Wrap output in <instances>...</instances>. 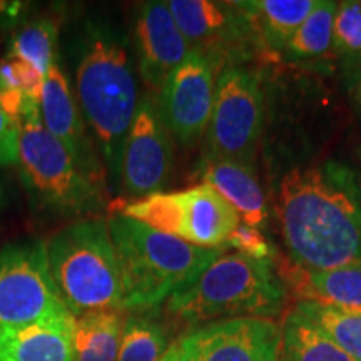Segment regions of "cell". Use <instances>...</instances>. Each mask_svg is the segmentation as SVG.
Here are the masks:
<instances>
[{
  "mask_svg": "<svg viewBox=\"0 0 361 361\" xmlns=\"http://www.w3.org/2000/svg\"><path fill=\"white\" fill-rule=\"evenodd\" d=\"M59 295L74 316L123 311V283L107 219L87 218L45 243Z\"/></svg>",
  "mask_w": 361,
  "mask_h": 361,
  "instance_id": "cell-5",
  "label": "cell"
},
{
  "mask_svg": "<svg viewBox=\"0 0 361 361\" xmlns=\"http://www.w3.org/2000/svg\"><path fill=\"white\" fill-rule=\"evenodd\" d=\"M75 97L104 168L119 184L124 141L139 106L129 39L104 19L82 22L72 42Z\"/></svg>",
  "mask_w": 361,
  "mask_h": 361,
  "instance_id": "cell-2",
  "label": "cell"
},
{
  "mask_svg": "<svg viewBox=\"0 0 361 361\" xmlns=\"http://www.w3.org/2000/svg\"><path fill=\"white\" fill-rule=\"evenodd\" d=\"M176 345L179 361H278L281 326L266 318L221 319L189 329Z\"/></svg>",
  "mask_w": 361,
  "mask_h": 361,
  "instance_id": "cell-12",
  "label": "cell"
},
{
  "mask_svg": "<svg viewBox=\"0 0 361 361\" xmlns=\"http://www.w3.org/2000/svg\"><path fill=\"white\" fill-rule=\"evenodd\" d=\"M197 174L234 207L241 224L261 231L268 224V202L255 164L229 159H201Z\"/></svg>",
  "mask_w": 361,
  "mask_h": 361,
  "instance_id": "cell-16",
  "label": "cell"
},
{
  "mask_svg": "<svg viewBox=\"0 0 361 361\" xmlns=\"http://www.w3.org/2000/svg\"><path fill=\"white\" fill-rule=\"evenodd\" d=\"M286 301L288 288L273 261L233 252L219 256L192 284L171 295L166 313L192 329L221 319H274Z\"/></svg>",
  "mask_w": 361,
  "mask_h": 361,
  "instance_id": "cell-4",
  "label": "cell"
},
{
  "mask_svg": "<svg viewBox=\"0 0 361 361\" xmlns=\"http://www.w3.org/2000/svg\"><path fill=\"white\" fill-rule=\"evenodd\" d=\"M360 157H361V147H360Z\"/></svg>",
  "mask_w": 361,
  "mask_h": 361,
  "instance_id": "cell-34",
  "label": "cell"
},
{
  "mask_svg": "<svg viewBox=\"0 0 361 361\" xmlns=\"http://www.w3.org/2000/svg\"><path fill=\"white\" fill-rule=\"evenodd\" d=\"M59 32L61 27L54 17H37L25 22L12 35L8 56L29 62L45 75L54 64H57Z\"/></svg>",
  "mask_w": 361,
  "mask_h": 361,
  "instance_id": "cell-23",
  "label": "cell"
},
{
  "mask_svg": "<svg viewBox=\"0 0 361 361\" xmlns=\"http://www.w3.org/2000/svg\"><path fill=\"white\" fill-rule=\"evenodd\" d=\"M168 348V331L159 322L130 314L124 322L117 361H159Z\"/></svg>",
  "mask_w": 361,
  "mask_h": 361,
  "instance_id": "cell-25",
  "label": "cell"
},
{
  "mask_svg": "<svg viewBox=\"0 0 361 361\" xmlns=\"http://www.w3.org/2000/svg\"><path fill=\"white\" fill-rule=\"evenodd\" d=\"M224 246L238 250V252H243V255L250 256V258L263 261H271V256L274 252L273 247L269 246L268 239L264 238V234H261L258 229L250 228V226L241 223H239L236 231L231 234V238L228 239Z\"/></svg>",
  "mask_w": 361,
  "mask_h": 361,
  "instance_id": "cell-28",
  "label": "cell"
},
{
  "mask_svg": "<svg viewBox=\"0 0 361 361\" xmlns=\"http://www.w3.org/2000/svg\"><path fill=\"white\" fill-rule=\"evenodd\" d=\"M20 126L4 114L0 107V168L17 166L19 162Z\"/></svg>",
  "mask_w": 361,
  "mask_h": 361,
  "instance_id": "cell-29",
  "label": "cell"
},
{
  "mask_svg": "<svg viewBox=\"0 0 361 361\" xmlns=\"http://www.w3.org/2000/svg\"><path fill=\"white\" fill-rule=\"evenodd\" d=\"M173 171L171 134L162 123L157 102L151 96L139 101L121 156L119 186L126 196L142 200L164 192Z\"/></svg>",
  "mask_w": 361,
  "mask_h": 361,
  "instance_id": "cell-11",
  "label": "cell"
},
{
  "mask_svg": "<svg viewBox=\"0 0 361 361\" xmlns=\"http://www.w3.org/2000/svg\"><path fill=\"white\" fill-rule=\"evenodd\" d=\"M4 202H6V194H4V188H2V184H0V211H2Z\"/></svg>",
  "mask_w": 361,
  "mask_h": 361,
  "instance_id": "cell-33",
  "label": "cell"
},
{
  "mask_svg": "<svg viewBox=\"0 0 361 361\" xmlns=\"http://www.w3.org/2000/svg\"><path fill=\"white\" fill-rule=\"evenodd\" d=\"M338 2L322 0L306 20L298 27L279 59L296 66H311L323 62L333 54V25ZM335 57V56H333Z\"/></svg>",
  "mask_w": 361,
  "mask_h": 361,
  "instance_id": "cell-20",
  "label": "cell"
},
{
  "mask_svg": "<svg viewBox=\"0 0 361 361\" xmlns=\"http://www.w3.org/2000/svg\"><path fill=\"white\" fill-rule=\"evenodd\" d=\"M45 75L29 62L7 56L0 61V85L17 89L39 102Z\"/></svg>",
  "mask_w": 361,
  "mask_h": 361,
  "instance_id": "cell-27",
  "label": "cell"
},
{
  "mask_svg": "<svg viewBox=\"0 0 361 361\" xmlns=\"http://www.w3.org/2000/svg\"><path fill=\"white\" fill-rule=\"evenodd\" d=\"M264 75L250 66L224 69L216 79L214 106L202 159L255 164L268 114Z\"/></svg>",
  "mask_w": 361,
  "mask_h": 361,
  "instance_id": "cell-7",
  "label": "cell"
},
{
  "mask_svg": "<svg viewBox=\"0 0 361 361\" xmlns=\"http://www.w3.org/2000/svg\"><path fill=\"white\" fill-rule=\"evenodd\" d=\"M107 224L123 283V310L128 311L166 303L224 252V247L194 246L123 214L112 216Z\"/></svg>",
  "mask_w": 361,
  "mask_h": 361,
  "instance_id": "cell-3",
  "label": "cell"
},
{
  "mask_svg": "<svg viewBox=\"0 0 361 361\" xmlns=\"http://www.w3.org/2000/svg\"><path fill=\"white\" fill-rule=\"evenodd\" d=\"M19 176L34 211L84 218L106 204V184L79 168L69 151L44 128L39 102L29 99L19 137Z\"/></svg>",
  "mask_w": 361,
  "mask_h": 361,
  "instance_id": "cell-6",
  "label": "cell"
},
{
  "mask_svg": "<svg viewBox=\"0 0 361 361\" xmlns=\"http://www.w3.org/2000/svg\"><path fill=\"white\" fill-rule=\"evenodd\" d=\"M39 114L44 128L69 151L79 168L92 179L106 184V168L94 152L92 137L87 133L78 99L72 92L69 78L59 64H54L45 74Z\"/></svg>",
  "mask_w": 361,
  "mask_h": 361,
  "instance_id": "cell-13",
  "label": "cell"
},
{
  "mask_svg": "<svg viewBox=\"0 0 361 361\" xmlns=\"http://www.w3.org/2000/svg\"><path fill=\"white\" fill-rule=\"evenodd\" d=\"M74 316L0 333V361H74Z\"/></svg>",
  "mask_w": 361,
  "mask_h": 361,
  "instance_id": "cell-17",
  "label": "cell"
},
{
  "mask_svg": "<svg viewBox=\"0 0 361 361\" xmlns=\"http://www.w3.org/2000/svg\"><path fill=\"white\" fill-rule=\"evenodd\" d=\"M134 45L139 74L147 89L156 92H161L171 72L191 52L168 2L162 0L141 4L134 22Z\"/></svg>",
  "mask_w": 361,
  "mask_h": 361,
  "instance_id": "cell-14",
  "label": "cell"
},
{
  "mask_svg": "<svg viewBox=\"0 0 361 361\" xmlns=\"http://www.w3.org/2000/svg\"><path fill=\"white\" fill-rule=\"evenodd\" d=\"M216 79L207 59L191 51L162 85L157 109L180 147L192 149L204 139L213 114Z\"/></svg>",
  "mask_w": 361,
  "mask_h": 361,
  "instance_id": "cell-10",
  "label": "cell"
},
{
  "mask_svg": "<svg viewBox=\"0 0 361 361\" xmlns=\"http://www.w3.org/2000/svg\"><path fill=\"white\" fill-rule=\"evenodd\" d=\"M72 316L49 268L44 241L0 250V333Z\"/></svg>",
  "mask_w": 361,
  "mask_h": 361,
  "instance_id": "cell-8",
  "label": "cell"
},
{
  "mask_svg": "<svg viewBox=\"0 0 361 361\" xmlns=\"http://www.w3.org/2000/svg\"><path fill=\"white\" fill-rule=\"evenodd\" d=\"M29 99L30 97H27L24 92H20V90L0 85V107H2L4 114L16 124H19L20 128Z\"/></svg>",
  "mask_w": 361,
  "mask_h": 361,
  "instance_id": "cell-30",
  "label": "cell"
},
{
  "mask_svg": "<svg viewBox=\"0 0 361 361\" xmlns=\"http://www.w3.org/2000/svg\"><path fill=\"white\" fill-rule=\"evenodd\" d=\"M333 56L340 62L343 80L361 74V2L345 0L338 4Z\"/></svg>",
  "mask_w": 361,
  "mask_h": 361,
  "instance_id": "cell-26",
  "label": "cell"
},
{
  "mask_svg": "<svg viewBox=\"0 0 361 361\" xmlns=\"http://www.w3.org/2000/svg\"><path fill=\"white\" fill-rule=\"evenodd\" d=\"M296 310L336 346L361 361V313L314 301H298Z\"/></svg>",
  "mask_w": 361,
  "mask_h": 361,
  "instance_id": "cell-24",
  "label": "cell"
},
{
  "mask_svg": "<svg viewBox=\"0 0 361 361\" xmlns=\"http://www.w3.org/2000/svg\"><path fill=\"white\" fill-rule=\"evenodd\" d=\"M281 361H358L326 338L296 308L281 324Z\"/></svg>",
  "mask_w": 361,
  "mask_h": 361,
  "instance_id": "cell-22",
  "label": "cell"
},
{
  "mask_svg": "<svg viewBox=\"0 0 361 361\" xmlns=\"http://www.w3.org/2000/svg\"><path fill=\"white\" fill-rule=\"evenodd\" d=\"M159 361H179V351H178V345L176 343H171L168 351L162 355V358Z\"/></svg>",
  "mask_w": 361,
  "mask_h": 361,
  "instance_id": "cell-32",
  "label": "cell"
},
{
  "mask_svg": "<svg viewBox=\"0 0 361 361\" xmlns=\"http://www.w3.org/2000/svg\"><path fill=\"white\" fill-rule=\"evenodd\" d=\"M319 0H247L238 2L250 17L264 56H281V52L314 11Z\"/></svg>",
  "mask_w": 361,
  "mask_h": 361,
  "instance_id": "cell-19",
  "label": "cell"
},
{
  "mask_svg": "<svg viewBox=\"0 0 361 361\" xmlns=\"http://www.w3.org/2000/svg\"><path fill=\"white\" fill-rule=\"evenodd\" d=\"M274 213L293 264L333 269L361 261V183L333 159H278Z\"/></svg>",
  "mask_w": 361,
  "mask_h": 361,
  "instance_id": "cell-1",
  "label": "cell"
},
{
  "mask_svg": "<svg viewBox=\"0 0 361 361\" xmlns=\"http://www.w3.org/2000/svg\"><path fill=\"white\" fill-rule=\"evenodd\" d=\"M239 223L234 207L209 184L180 191L179 239L201 247H223Z\"/></svg>",
  "mask_w": 361,
  "mask_h": 361,
  "instance_id": "cell-15",
  "label": "cell"
},
{
  "mask_svg": "<svg viewBox=\"0 0 361 361\" xmlns=\"http://www.w3.org/2000/svg\"><path fill=\"white\" fill-rule=\"evenodd\" d=\"M343 85H345L346 92H348L351 107H353L355 114L358 116L361 123V74L353 75V78L343 80Z\"/></svg>",
  "mask_w": 361,
  "mask_h": 361,
  "instance_id": "cell-31",
  "label": "cell"
},
{
  "mask_svg": "<svg viewBox=\"0 0 361 361\" xmlns=\"http://www.w3.org/2000/svg\"><path fill=\"white\" fill-rule=\"evenodd\" d=\"M124 322L121 311H101L75 318L74 361H117Z\"/></svg>",
  "mask_w": 361,
  "mask_h": 361,
  "instance_id": "cell-21",
  "label": "cell"
},
{
  "mask_svg": "<svg viewBox=\"0 0 361 361\" xmlns=\"http://www.w3.org/2000/svg\"><path fill=\"white\" fill-rule=\"evenodd\" d=\"M168 7L191 51L204 56L216 75L264 56L250 17L238 2L169 0Z\"/></svg>",
  "mask_w": 361,
  "mask_h": 361,
  "instance_id": "cell-9",
  "label": "cell"
},
{
  "mask_svg": "<svg viewBox=\"0 0 361 361\" xmlns=\"http://www.w3.org/2000/svg\"><path fill=\"white\" fill-rule=\"evenodd\" d=\"M283 273L300 301L361 313V261L333 269H306L293 264Z\"/></svg>",
  "mask_w": 361,
  "mask_h": 361,
  "instance_id": "cell-18",
  "label": "cell"
}]
</instances>
